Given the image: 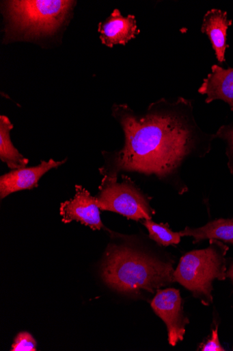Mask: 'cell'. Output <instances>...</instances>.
<instances>
[{"instance_id":"obj_1","label":"cell","mask_w":233,"mask_h":351,"mask_svg":"<svg viewBox=\"0 0 233 351\" xmlns=\"http://www.w3.org/2000/svg\"><path fill=\"white\" fill-rule=\"evenodd\" d=\"M112 114L121 125L124 145L106 153V165L101 169L105 178L118 179L124 172L154 176L183 193L187 190L183 166L189 159L208 154L217 138L200 128L192 101L182 97L161 99L141 114L126 104H115Z\"/></svg>"},{"instance_id":"obj_2","label":"cell","mask_w":233,"mask_h":351,"mask_svg":"<svg viewBox=\"0 0 233 351\" xmlns=\"http://www.w3.org/2000/svg\"><path fill=\"white\" fill-rule=\"evenodd\" d=\"M171 263L162 262L126 244H110L102 276L110 288L123 293H150L175 282Z\"/></svg>"},{"instance_id":"obj_3","label":"cell","mask_w":233,"mask_h":351,"mask_svg":"<svg viewBox=\"0 0 233 351\" xmlns=\"http://www.w3.org/2000/svg\"><path fill=\"white\" fill-rule=\"evenodd\" d=\"M74 3L65 0L5 2L9 21L6 38L27 40L54 35L68 19Z\"/></svg>"},{"instance_id":"obj_4","label":"cell","mask_w":233,"mask_h":351,"mask_svg":"<svg viewBox=\"0 0 233 351\" xmlns=\"http://www.w3.org/2000/svg\"><path fill=\"white\" fill-rule=\"evenodd\" d=\"M206 249L191 251L181 258L174 271L175 280L180 283L196 297L213 301V281L225 278V255L228 250L217 240H210Z\"/></svg>"},{"instance_id":"obj_5","label":"cell","mask_w":233,"mask_h":351,"mask_svg":"<svg viewBox=\"0 0 233 351\" xmlns=\"http://www.w3.org/2000/svg\"><path fill=\"white\" fill-rule=\"evenodd\" d=\"M104 178L100 193L96 197L100 210L119 213L128 219H151L154 213L148 199L128 177Z\"/></svg>"},{"instance_id":"obj_6","label":"cell","mask_w":233,"mask_h":351,"mask_svg":"<svg viewBox=\"0 0 233 351\" xmlns=\"http://www.w3.org/2000/svg\"><path fill=\"white\" fill-rule=\"evenodd\" d=\"M182 303L180 291L174 289L158 291L151 302L154 313L167 327L169 341L173 346L183 340L185 326L189 324Z\"/></svg>"},{"instance_id":"obj_7","label":"cell","mask_w":233,"mask_h":351,"mask_svg":"<svg viewBox=\"0 0 233 351\" xmlns=\"http://www.w3.org/2000/svg\"><path fill=\"white\" fill-rule=\"evenodd\" d=\"M76 191L73 199L61 204L62 221L69 223L76 220L94 230L105 228L96 198L92 197L89 191L81 186H77Z\"/></svg>"},{"instance_id":"obj_8","label":"cell","mask_w":233,"mask_h":351,"mask_svg":"<svg viewBox=\"0 0 233 351\" xmlns=\"http://www.w3.org/2000/svg\"><path fill=\"white\" fill-rule=\"evenodd\" d=\"M66 162H42L36 167L22 168L0 177V198L5 199L16 191L37 187L40 178L50 170L57 168Z\"/></svg>"},{"instance_id":"obj_9","label":"cell","mask_w":233,"mask_h":351,"mask_svg":"<svg viewBox=\"0 0 233 351\" xmlns=\"http://www.w3.org/2000/svg\"><path fill=\"white\" fill-rule=\"evenodd\" d=\"M98 31L102 44L110 48L116 45H125L140 34L136 17L134 15L124 17L117 9L98 24Z\"/></svg>"},{"instance_id":"obj_10","label":"cell","mask_w":233,"mask_h":351,"mask_svg":"<svg viewBox=\"0 0 233 351\" xmlns=\"http://www.w3.org/2000/svg\"><path fill=\"white\" fill-rule=\"evenodd\" d=\"M198 93L207 95V104L221 100L233 112V68L224 69L218 65L213 66L211 73L204 79Z\"/></svg>"},{"instance_id":"obj_11","label":"cell","mask_w":233,"mask_h":351,"mask_svg":"<svg viewBox=\"0 0 233 351\" xmlns=\"http://www.w3.org/2000/svg\"><path fill=\"white\" fill-rule=\"evenodd\" d=\"M232 24V20L228 19V13L221 10H210L204 17L202 32L209 38L219 63L225 61V53L229 47L227 31Z\"/></svg>"},{"instance_id":"obj_12","label":"cell","mask_w":233,"mask_h":351,"mask_svg":"<svg viewBox=\"0 0 233 351\" xmlns=\"http://www.w3.org/2000/svg\"><path fill=\"white\" fill-rule=\"evenodd\" d=\"M180 234L182 237L193 238L194 244L209 239L222 241L233 245V218L216 219L200 228L187 227Z\"/></svg>"},{"instance_id":"obj_13","label":"cell","mask_w":233,"mask_h":351,"mask_svg":"<svg viewBox=\"0 0 233 351\" xmlns=\"http://www.w3.org/2000/svg\"><path fill=\"white\" fill-rule=\"evenodd\" d=\"M13 124L6 116L0 117V158L12 170L26 167L28 159L14 147L10 137Z\"/></svg>"},{"instance_id":"obj_14","label":"cell","mask_w":233,"mask_h":351,"mask_svg":"<svg viewBox=\"0 0 233 351\" xmlns=\"http://www.w3.org/2000/svg\"><path fill=\"white\" fill-rule=\"evenodd\" d=\"M143 225L149 232L150 238L160 245H178L182 237L180 232H173L167 225L156 224L152 219H145Z\"/></svg>"},{"instance_id":"obj_15","label":"cell","mask_w":233,"mask_h":351,"mask_svg":"<svg viewBox=\"0 0 233 351\" xmlns=\"http://www.w3.org/2000/svg\"><path fill=\"white\" fill-rule=\"evenodd\" d=\"M215 136L217 138L222 140L225 144L228 167L231 174L233 175V120L228 124L221 125Z\"/></svg>"},{"instance_id":"obj_16","label":"cell","mask_w":233,"mask_h":351,"mask_svg":"<svg viewBox=\"0 0 233 351\" xmlns=\"http://www.w3.org/2000/svg\"><path fill=\"white\" fill-rule=\"evenodd\" d=\"M11 350L36 351L37 350V342L29 332H23L16 337Z\"/></svg>"},{"instance_id":"obj_17","label":"cell","mask_w":233,"mask_h":351,"mask_svg":"<svg viewBox=\"0 0 233 351\" xmlns=\"http://www.w3.org/2000/svg\"><path fill=\"white\" fill-rule=\"evenodd\" d=\"M203 351H223V348L221 346L219 336L218 328L213 330L211 338L203 346Z\"/></svg>"},{"instance_id":"obj_18","label":"cell","mask_w":233,"mask_h":351,"mask_svg":"<svg viewBox=\"0 0 233 351\" xmlns=\"http://www.w3.org/2000/svg\"><path fill=\"white\" fill-rule=\"evenodd\" d=\"M227 276L230 278L232 279V280L233 281V264L231 266L230 269H229V271H228L227 273Z\"/></svg>"}]
</instances>
